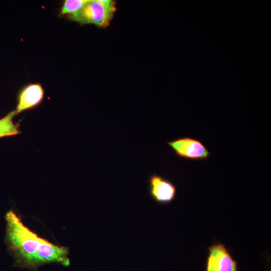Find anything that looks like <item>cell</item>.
I'll use <instances>...</instances> for the list:
<instances>
[{"mask_svg": "<svg viewBox=\"0 0 271 271\" xmlns=\"http://www.w3.org/2000/svg\"><path fill=\"white\" fill-rule=\"evenodd\" d=\"M149 193L153 201L161 204H168L175 198L177 188L168 179L156 173L148 179Z\"/></svg>", "mask_w": 271, "mask_h": 271, "instance_id": "4", "label": "cell"}, {"mask_svg": "<svg viewBox=\"0 0 271 271\" xmlns=\"http://www.w3.org/2000/svg\"><path fill=\"white\" fill-rule=\"evenodd\" d=\"M88 0H65L59 13L60 16L72 15L80 10Z\"/></svg>", "mask_w": 271, "mask_h": 271, "instance_id": "8", "label": "cell"}, {"mask_svg": "<svg viewBox=\"0 0 271 271\" xmlns=\"http://www.w3.org/2000/svg\"><path fill=\"white\" fill-rule=\"evenodd\" d=\"M115 11L114 1L88 0L80 10L68 18L82 24H92L103 28L109 25Z\"/></svg>", "mask_w": 271, "mask_h": 271, "instance_id": "2", "label": "cell"}, {"mask_svg": "<svg viewBox=\"0 0 271 271\" xmlns=\"http://www.w3.org/2000/svg\"><path fill=\"white\" fill-rule=\"evenodd\" d=\"M44 98V90L40 83L28 84L19 91L17 106L15 110L17 115L40 105Z\"/></svg>", "mask_w": 271, "mask_h": 271, "instance_id": "5", "label": "cell"}, {"mask_svg": "<svg viewBox=\"0 0 271 271\" xmlns=\"http://www.w3.org/2000/svg\"><path fill=\"white\" fill-rule=\"evenodd\" d=\"M5 218V243L14 257L15 265L33 270L53 262L69 265L67 248L55 245L39 237L26 227L12 210L6 213Z\"/></svg>", "mask_w": 271, "mask_h": 271, "instance_id": "1", "label": "cell"}, {"mask_svg": "<svg viewBox=\"0 0 271 271\" xmlns=\"http://www.w3.org/2000/svg\"><path fill=\"white\" fill-rule=\"evenodd\" d=\"M15 110L0 119V138L16 136L22 133L20 122L15 123L13 118L16 115Z\"/></svg>", "mask_w": 271, "mask_h": 271, "instance_id": "7", "label": "cell"}, {"mask_svg": "<svg viewBox=\"0 0 271 271\" xmlns=\"http://www.w3.org/2000/svg\"><path fill=\"white\" fill-rule=\"evenodd\" d=\"M167 144L180 158L194 161L204 160L210 155V152L202 143L193 138H179Z\"/></svg>", "mask_w": 271, "mask_h": 271, "instance_id": "3", "label": "cell"}, {"mask_svg": "<svg viewBox=\"0 0 271 271\" xmlns=\"http://www.w3.org/2000/svg\"><path fill=\"white\" fill-rule=\"evenodd\" d=\"M208 249L206 271H237V262L224 245L216 244Z\"/></svg>", "mask_w": 271, "mask_h": 271, "instance_id": "6", "label": "cell"}]
</instances>
